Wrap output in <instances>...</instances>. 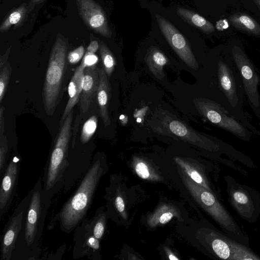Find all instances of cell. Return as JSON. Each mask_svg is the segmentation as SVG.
<instances>
[{
  "label": "cell",
  "mask_w": 260,
  "mask_h": 260,
  "mask_svg": "<svg viewBox=\"0 0 260 260\" xmlns=\"http://www.w3.org/2000/svg\"><path fill=\"white\" fill-rule=\"evenodd\" d=\"M106 168L104 157L101 154H95L89 170L78 182L74 193L52 219L50 223L52 226L57 221L62 232L69 234L74 230L86 217Z\"/></svg>",
  "instance_id": "obj_1"
},
{
  "label": "cell",
  "mask_w": 260,
  "mask_h": 260,
  "mask_svg": "<svg viewBox=\"0 0 260 260\" xmlns=\"http://www.w3.org/2000/svg\"><path fill=\"white\" fill-rule=\"evenodd\" d=\"M30 200L20 231L15 242L11 260H39L41 240L48 210L40 178L29 190Z\"/></svg>",
  "instance_id": "obj_2"
},
{
  "label": "cell",
  "mask_w": 260,
  "mask_h": 260,
  "mask_svg": "<svg viewBox=\"0 0 260 260\" xmlns=\"http://www.w3.org/2000/svg\"><path fill=\"white\" fill-rule=\"evenodd\" d=\"M73 112L72 111L60 127L44 168L43 181L44 199L49 209L53 198L63 188L70 147Z\"/></svg>",
  "instance_id": "obj_3"
},
{
  "label": "cell",
  "mask_w": 260,
  "mask_h": 260,
  "mask_svg": "<svg viewBox=\"0 0 260 260\" xmlns=\"http://www.w3.org/2000/svg\"><path fill=\"white\" fill-rule=\"evenodd\" d=\"M67 49L66 42L60 37H56L51 51L43 90L44 109L49 116L53 114L58 103L66 69Z\"/></svg>",
  "instance_id": "obj_4"
},
{
  "label": "cell",
  "mask_w": 260,
  "mask_h": 260,
  "mask_svg": "<svg viewBox=\"0 0 260 260\" xmlns=\"http://www.w3.org/2000/svg\"><path fill=\"white\" fill-rule=\"evenodd\" d=\"M184 184L199 204L227 230L235 233L236 226L228 213L214 195L202 186L194 183L182 172Z\"/></svg>",
  "instance_id": "obj_5"
},
{
  "label": "cell",
  "mask_w": 260,
  "mask_h": 260,
  "mask_svg": "<svg viewBox=\"0 0 260 260\" xmlns=\"http://www.w3.org/2000/svg\"><path fill=\"white\" fill-rule=\"evenodd\" d=\"M30 196L29 191L16 207L4 228L1 244V260H11L24 216L28 207Z\"/></svg>",
  "instance_id": "obj_6"
},
{
  "label": "cell",
  "mask_w": 260,
  "mask_h": 260,
  "mask_svg": "<svg viewBox=\"0 0 260 260\" xmlns=\"http://www.w3.org/2000/svg\"><path fill=\"white\" fill-rule=\"evenodd\" d=\"M73 242V258L101 259L100 241L94 236L89 227V219L86 217L74 229Z\"/></svg>",
  "instance_id": "obj_7"
},
{
  "label": "cell",
  "mask_w": 260,
  "mask_h": 260,
  "mask_svg": "<svg viewBox=\"0 0 260 260\" xmlns=\"http://www.w3.org/2000/svg\"><path fill=\"white\" fill-rule=\"evenodd\" d=\"M21 158L14 152L11 154L3 174L0 186V218L7 211L14 199L17 189Z\"/></svg>",
  "instance_id": "obj_8"
},
{
  "label": "cell",
  "mask_w": 260,
  "mask_h": 260,
  "mask_svg": "<svg viewBox=\"0 0 260 260\" xmlns=\"http://www.w3.org/2000/svg\"><path fill=\"white\" fill-rule=\"evenodd\" d=\"M156 19L162 34L179 57L189 67L198 68L194 56L184 36L162 16L156 14Z\"/></svg>",
  "instance_id": "obj_9"
},
{
  "label": "cell",
  "mask_w": 260,
  "mask_h": 260,
  "mask_svg": "<svg viewBox=\"0 0 260 260\" xmlns=\"http://www.w3.org/2000/svg\"><path fill=\"white\" fill-rule=\"evenodd\" d=\"M76 3L81 18L89 29L106 38L111 36L106 15L98 4L93 0H76Z\"/></svg>",
  "instance_id": "obj_10"
},
{
  "label": "cell",
  "mask_w": 260,
  "mask_h": 260,
  "mask_svg": "<svg viewBox=\"0 0 260 260\" xmlns=\"http://www.w3.org/2000/svg\"><path fill=\"white\" fill-rule=\"evenodd\" d=\"M100 69L96 66L86 67L84 71L82 88L80 98V113L77 115L74 126L73 136L76 137L81 120L87 112L93 99L97 94L100 84Z\"/></svg>",
  "instance_id": "obj_11"
},
{
  "label": "cell",
  "mask_w": 260,
  "mask_h": 260,
  "mask_svg": "<svg viewBox=\"0 0 260 260\" xmlns=\"http://www.w3.org/2000/svg\"><path fill=\"white\" fill-rule=\"evenodd\" d=\"M85 67L83 63L77 67L68 86L69 100L59 122L60 127L79 101L82 92V81Z\"/></svg>",
  "instance_id": "obj_12"
},
{
  "label": "cell",
  "mask_w": 260,
  "mask_h": 260,
  "mask_svg": "<svg viewBox=\"0 0 260 260\" xmlns=\"http://www.w3.org/2000/svg\"><path fill=\"white\" fill-rule=\"evenodd\" d=\"M100 84L97 92L98 102L101 117L105 126L110 124V118L108 108L111 96V86L108 78L103 68L100 69Z\"/></svg>",
  "instance_id": "obj_13"
},
{
  "label": "cell",
  "mask_w": 260,
  "mask_h": 260,
  "mask_svg": "<svg viewBox=\"0 0 260 260\" xmlns=\"http://www.w3.org/2000/svg\"><path fill=\"white\" fill-rule=\"evenodd\" d=\"M228 19L236 29L260 37V24L250 15L244 13H237L229 16Z\"/></svg>",
  "instance_id": "obj_14"
},
{
  "label": "cell",
  "mask_w": 260,
  "mask_h": 260,
  "mask_svg": "<svg viewBox=\"0 0 260 260\" xmlns=\"http://www.w3.org/2000/svg\"><path fill=\"white\" fill-rule=\"evenodd\" d=\"M215 254L224 259H237L241 245L228 239L216 238L212 242Z\"/></svg>",
  "instance_id": "obj_15"
},
{
  "label": "cell",
  "mask_w": 260,
  "mask_h": 260,
  "mask_svg": "<svg viewBox=\"0 0 260 260\" xmlns=\"http://www.w3.org/2000/svg\"><path fill=\"white\" fill-rule=\"evenodd\" d=\"M176 13L184 21L206 34L215 31L214 26L206 19L193 11L184 8H177Z\"/></svg>",
  "instance_id": "obj_16"
},
{
  "label": "cell",
  "mask_w": 260,
  "mask_h": 260,
  "mask_svg": "<svg viewBox=\"0 0 260 260\" xmlns=\"http://www.w3.org/2000/svg\"><path fill=\"white\" fill-rule=\"evenodd\" d=\"M146 61L151 72L157 78L164 76L163 68L168 63V60L162 52L155 47H151L146 56Z\"/></svg>",
  "instance_id": "obj_17"
},
{
  "label": "cell",
  "mask_w": 260,
  "mask_h": 260,
  "mask_svg": "<svg viewBox=\"0 0 260 260\" xmlns=\"http://www.w3.org/2000/svg\"><path fill=\"white\" fill-rule=\"evenodd\" d=\"M232 202L241 215L249 217L253 211L252 203L243 191L237 190L232 194Z\"/></svg>",
  "instance_id": "obj_18"
},
{
  "label": "cell",
  "mask_w": 260,
  "mask_h": 260,
  "mask_svg": "<svg viewBox=\"0 0 260 260\" xmlns=\"http://www.w3.org/2000/svg\"><path fill=\"white\" fill-rule=\"evenodd\" d=\"M106 217L103 207H100L92 217L89 219V227L94 236L100 241L105 232Z\"/></svg>",
  "instance_id": "obj_19"
},
{
  "label": "cell",
  "mask_w": 260,
  "mask_h": 260,
  "mask_svg": "<svg viewBox=\"0 0 260 260\" xmlns=\"http://www.w3.org/2000/svg\"><path fill=\"white\" fill-rule=\"evenodd\" d=\"M26 13L27 8L25 4L13 10L2 23L0 26L1 32L7 31L13 25L16 26L21 24L24 20Z\"/></svg>",
  "instance_id": "obj_20"
},
{
  "label": "cell",
  "mask_w": 260,
  "mask_h": 260,
  "mask_svg": "<svg viewBox=\"0 0 260 260\" xmlns=\"http://www.w3.org/2000/svg\"><path fill=\"white\" fill-rule=\"evenodd\" d=\"M99 44V50L103 69L107 76L110 77L116 63L115 58L105 44L101 41Z\"/></svg>",
  "instance_id": "obj_21"
},
{
  "label": "cell",
  "mask_w": 260,
  "mask_h": 260,
  "mask_svg": "<svg viewBox=\"0 0 260 260\" xmlns=\"http://www.w3.org/2000/svg\"><path fill=\"white\" fill-rule=\"evenodd\" d=\"M98 119L95 115L89 118L84 123L80 135L81 144H87L95 133L98 126Z\"/></svg>",
  "instance_id": "obj_22"
},
{
  "label": "cell",
  "mask_w": 260,
  "mask_h": 260,
  "mask_svg": "<svg viewBox=\"0 0 260 260\" xmlns=\"http://www.w3.org/2000/svg\"><path fill=\"white\" fill-rule=\"evenodd\" d=\"M176 162L182 168L185 173L197 184L209 190V188L206 182L204 180L201 174L187 163L179 157L175 158Z\"/></svg>",
  "instance_id": "obj_23"
},
{
  "label": "cell",
  "mask_w": 260,
  "mask_h": 260,
  "mask_svg": "<svg viewBox=\"0 0 260 260\" xmlns=\"http://www.w3.org/2000/svg\"><path fill=\"white\" fill-rule=\"evenodd\" d=\"M11 155H10L8 140L4 135L0 136V177H2Z\"/></svg>",
  "instance_id": "obj_24"
},
{
  "label": "cell",
  "mask_w": 260,
  "mask_h": 260,
  "mask_svg": "<svg viewBox=\"0 0 260 260\" xmlns=\"http://www.w3.org/2000/svg\"><path fill=\"white\" fill-rule=\"evenodd\" d=\"M12 72V67L9 61L0 71V103L4 97L10 78Z\"/></svg>",
  "instance_id": "obj_25"
},
{
  "label": "cell",
  "mask_w": 260,
  "mask_h": 260,
  "mask_svg": "<svg viewBox=\"0 0 260 260\" xmlns=\"http://www.w3.org/2000/svg\"><path fill=\"white\" fill-rule=\"evenodd\" d=\"M84 53V47L82 45L79 46L69 52L67 56L68 62L72 64L78 63L83 57Z\"/></svg>",
  "instance_id": "obj_26"
},
{
  "label": "cell",
  "mask_w": 260,
  "mask_h": 260,
  "mask_svg": "<svg viewBox=\"0 0 260 260\" xmlns=\"http://www.w3.org/2000/svg\"><path fill=\"white\" fill-rule=\"evenodd\" d=\"M98 61V57L94 53L86 51L81 60V63L86 68L96 66Z\"/></svg>",
  "instance_id": "obj_27"
},
{
  "label": "cell",
  "mask_w": 260,
  "mask_h": 260,
  "mask_svg": "<svg viewBox=\"0 0 260 260\" xmlns=\"http://www.w3.org/2000/svg\"><path fill=\"white\" fill-rule=\"evenodd\" d=\"M135 171L137 175L142 179H147L149 176L148 167L144 162H138L135 167Z\"/></svg>",
  "instance_id": "obj_28"
},
{
  "label": "cell",
  "mask_w": 260,
  "mask_h": 260,
  "mask_svg": "<svg viewBox=\"0 0 260 260\" xmlns=\"http://www.w3.org/2000/svg\"><path fill=\"white\" fill-rule=\"evenodd\" d=\"M114 206L119 212H122L124 210V203L120 196H118L115 197L114 199Z\"/></svg>",
  "instance_id": "obj_29"
},
{
  "label": "cell",
  "mask_w": 260,
  "mask_h": 260,
  "mask_svg": "<svg viewBox=\"0 0 260 260\" xmlns=\"http://www.w3.org/2000/svg\"><path fill=\"white\" fill-rule=\"evenodd\" d=\"M4 111L5 108L1 105L0 107V136L4 135L5 129Z\"/></svg>",
  "instance_id": "obj_30"
},
{
  "label": "cell",
  "mask_w": 260,
  "mask_h": 260,
  "mask_svg": "<svg viewBox=\"0 0 260 260\" xmlns=\"http://www.w3.org/2000/svg\"><path fill=\"white\" fill-rule=\"evenodd\" d=\"M11 47L7 49L5 53L0 56V71H1L5 65L8 62V59L10 52Z\"/></svg>",
  "instance_id": "obj_31"
},
{
  "label": "cell",
  "mask_w": 260,
  "mask_h": 260,
  "mask_svg": "<svg viewBox=\"0 0 260 260\" xmlns=\"http://www.w3.org/2000/svg\"><path fill=\"white\" fill-rule=\"evenodd\" d=\"M100 47V44L95 40L91 41L87 47L86 51L94 53Z\"/></svg>",
  "instance_id": "obj_32"
},
{
  "label": "cell",
  "mask_w": 260,
  "mask_h": 260,
  "mask_svg": "<svg viewBox=\"0 0 260 260\" xmlns=\"http://www.w3.org/2000/svg\"><path fill=\"white\" fill-rule=\"evenodd\" d=\"M173 214L170 212L163 213L159 218V221L161 224H165L169 222L173 217Z\"/></svg>",
  "instance_id": "obj_33"
},
{
  "label": "cell",
  "mask_w": 260,
  "mask_h": 260,
  "mask_svg": "<svg viewBox=\"0 0 260 260\" xmlns=\"http://www.w3.org/2000/svg\"><path fill=\"white\" fill-rule=\"evenodd\" d=\"M241 73L243 77L246 79H250L252 76V72L250 68L246 66L242 67Z\"/></svg>",
  "instance_id": "obj_34"
},
{
  "label": "cell",
  "mask_w": 260,
  "mask_h": 260,
  "mask_svg": "<svg viewBox=\"0 0 260 260\" xmlns=\"http://www.w3.org/2000/svg\"><path fill=\"white\" fill-rule=\"evenodd\" d=\"M221 84L223 88L226 90H229L231 87V82L229 78L226 76H223L221 79Z\"/></svg>",
  "instance_id": "obj_35"
},
{
  "label": "cell",
  "mask_w": 260,
  "mask_h": 260,
  "mask_svg": "<svg viewBox=\"0 0 260 260\" xmlns=\"http://www.w3.org/2000/svg\"><path fill=\"white\" fill-rule=\"evenodd\" d=\"M169 258L171 260H174V259L179 260V259L178 257H177L173 254H170L169 255Z\"/></svg>",
  "instance_id": "obj_36"
},
{
  "label": "cell",
  "mask_w": 260,
  "mask_h": 260,
  "mask_svg": "<svg viewBox=\"0 0 260 260\" xmlns=\"http://www.w3.org/2000/svg\"><path fill=\"white\" fill-rule=\"evenodd\" d=\"M257 8L260 10V0H253Z\"/></svg>",
  "instance_id": "obj_37"
},
{
  "label": "cell",
  "mask_w": 260,
  "mask_h": 260,
  "mask_svg": "<svg viewBox=\"0 0 260 260\" xmlns=\"http://www.w3.org/2000/svg\"><path fill=\"white\" fill-rule=\"evenodd\" d=\"M43 0H32L33 2H41Z\"/></svg>",
  "instance_id": "obj_38"
}]
</instances>
